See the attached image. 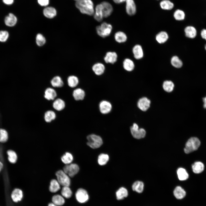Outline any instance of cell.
<instances>
[{
	"instance_id": "obj_51",
	"label": "cell",
	"mask_w": 206,
	"mask_h": 206,
	"mask_svg": "<svg viewBox=\"0 0 206 206\" xmlns=\"http://www.w3.org/2000/svg\"><path fill=\"white\" fill-rule=\"evenodd\" d=\"M203 108L206 109V96L202 99Z\"/></svg>"
},
{
	"instance_id": "obj_39",
	"label": "cell",
	"mask_w": 206,
	"mask_h": 206,
	"mask_svg": "<svg viewBox=\"0 0 206 206\" xmlns=\"http://www.w3.org/2000/svg\"><path fill=\"white\" fill-rule=\"evenodd\" d=\"M62 162L66 165L71 163L73 160V157L72 154L69 152H66L61 158Z\"/></svg>"
},
{
	"instance_id": "obj_7",
	"label": "cell",
	"mask_w": 206,
	"mask_h": 206,
	"mask_svg": "<svg viewBox=\"0 0 206 206\" xmlns=\"http://www.w3.org/2000/svg\"><path fill=\"white\" fill-rule=\"evenodd\" d=\"M79 169V167L77 164L71 163L65 166L63 171L70 177H73L78 173Z\"/></svg>"
},
{
	"instance_id": "obj_1",
	"label": "cell",
	"mask_w": 206,
	"mask_h": 206,
	"mask_svg": "<svg viewBox=\"0 0 206 206\" xmlns=\"http://www.w3.org/2000/svg\"><path fill=\"white\" fill-rule=\"evenodd\" d=\"M75 5L83 14L89 15L94 14V4L91 0H80L76 2Z\"/></svg>"
},
{
	"instance_id": "obj_17",
	"label": "cell",
	"mask_w": 206,
	"mask_h": 206,
	"mask_svg": "<svg viewBox=\"0 0 206 206\" xmlns=\"http://www.w3.org/2000/svg\"><path fill=\"white\" fill-rule=\"evenodd\" d=\"M103 7L101 3L96 6L94 14V19L98 22L101 21L104 17L103 14Z\"/></svg>"
},
{
	"instance_id": "obj_57",
	"label": "cell",
	"mask_w": 206,
	"mask_h": 206,
	"mask_svg": "<svg viewBox=\"0 0 206 206\" xmlns=\"http://www.w3.org/2000/svg\"><path fill=\"white\" fill-rule=\"evenodd\" d=\"M126 1V0H122L123 2Z\"/></svg>"
},
{
	"instance_id": "obj_38",
	"label": "cell",
	"mask_w": 206,
	"mask_h": 206,
	"mask_svg": "<svg viewBox=\"0 0 206 206\" xmlns=\"http://www.w3.org/2000/svg\"><path fill=\"white\" fill-rule=\"evenodd\" d=\"M171 63L173 66L176 68H181L183 65L182 61L176 56H174L171 58Z\"/></svg>"
},
{
	"instance_id": "obj_12",
	"label": "cell",
	"mask_w": 206,
	"mask_h": 206,
	"mask_svg": "<svg viewBox=\"0 0 206 206\" xmlns=\"http://www.w3.org/2000/svg\"><path fill=\"white\" fill-rule=\"evenodd\" d=\"M126 11L130 15H132L136 13V8L134 0H126Z\"/></svg>"
},
{
	"instance_id": "obj_10",
	"label": "cell",
	"mask_w": 206,
	"mask_h": 206,
	"mask_svg": "<svg viewBox=\"0 0 206 206\" xmlns=\"http://www.w3.org/2000/svg\"><path fill=\"white\" fill-rule=\"evenodd\" d=\"M150 104V100L147 98L144 97L138 100L137 103V106L140 110L145 111L149 108Z\"/></svg>"
},
{
	"instance_id": "obj_19",
	"label": "cell",
	"mask_w": 206,
	"mask_h": 206,
	"mask_svg": "<svg viewBox=\"0 0 206 206\" xmlns=\"http://www.w3.org/2000/svg\"><path fill=\"white\" fill-rule=\"evenodd\" d=\"M169 38L167 33L164 31L159 32L156 36L155 39L159 43L162 44L166 42Z\"/></svg>"
},
{
	"instance_id": "obj_53",
	"label": "cell",
	"mask_w": 206,
	"mask_h": 206,
	"mask_svg": "<svg viewBox=\"0 0 206 206\" xmlns=\"http://www.w3.org/2000/svg\"><path fill=\"white\" fill-rule=\"evenodd\" d=\"M3 167V165L2 163L0 161V172L2 170Z\"/></svg>"
},
{
	"instance_id": "obj_52",
	"label": "cell",
	"mask_w": 206,
	"mask_h": 206,
	"mask_svg": "<svg viewBox=\"0 0 206 206\" xmlns=\"http://www.w3.org/2000/svg\"><path fill=\"white\" fill-rule=\"evenodd\" d=\"M115 3L119 4L123 2L122 0H113Z\"/></svg>"
},
{
	"instance_id": "obj_25",
	"label": "cell",
	"mask_w": 206,
	"mask_h": 206,
	"mask_svg": "<svg viewBox=\"0 0 206 206\" xmlns=\"http://www.w3.org/2000/svg\"><path fill=\"white\" fill-rule=\"evenodd\" d=\"M114 38L115 40L120 43L125 42L127 39L126 34L124 32L120 31H117L115 33Z\"/></svg>"
},
{
	"instance_id": "obj_30",
	"label": "cell",
	"mask_w": 206,
	"mask_h": 206,
	"mask_svg": "<svg viewBox=\"0 0 206 206\" xmlns=\"http://www.w3.org/2000/svg\"><path fill=\"white\" fill-rule=\"evenodd\" d=\"M109 160V157L107 154L102 153L98 156L97 161L99 165L103 166L107 163Z\"/></svg>"
},
{
	"instance_id": "obj_47",
	"label": "cell",
	"mask_w": 206,
	"mask_h": 206,
	"mask_svg": "<svg viewBox=\"0 0 206 206\" xmlns=\"http://www.w3.org/2000/svg\"><path fill=\"white\" fill-rule=\"evenodd\" d=\"M9 37V33L5 31H0V41L2 42L5 41Z\"/></svg>"
},
{
	"instance_id": "obj_18",
	"label": "cell",
	"mask_w": 206,
	"mask_h": 206,
	"mask_svg": "<svg viewBox=\"0 0 206 206\" xmlns=\"http://www.w3.org/2000/svg\"><path fill=\"white\" fill-rule=\"evenodd\" d=\"M17 19L15 15L12 13H9L5 19L6 25L9 27H13L17 23Z\"/></svg>"
},
{
	"instance_id": "obj_48",
	"label": "cell",
	"mask_w": 206,
	"mask_h": 206,
	"mask_svg": "<svg viewBox=\"0 0 206 206\" xmlns=\"http://www.w3.org/2000/svg\"><path fill=\"white\" fill-rule=\"evenodd\" d=\"M37 2L41 6L46 7L49 4V0H37Z\"/></svg>"
},
{
	"instance_id": "obj_36",
	"label": "cell",
	"mask_w": 206,
	"mask_h": 206,
	"mask_svg": "<svg viewBox=\"0 0 206 206\" xmlns=\"http://www.w3.org/2000/svg\"><path fill=\"white\" fill-rule=\"evenodd\" d=\"M67 82L69 86L71 88H74L79 83L78 78L76 76L71 75L67 78Z\"/></svg>"
},
{
	"instance_id": "obj_40",
	"label": "cell",
	"mask_w": 206,
	"mask_h": 206,
	"mask_svg": "<svg viewBox=\"0 0 206 206\" xmlns=\"http://www.w3.org/2000/svg\"><path fill=\"white\" fill-rule=\"evenodd\" d=\"M161 8L164 10H170L172 9L174 6L173 3L169 0H163L160 3Z\"/></svg>"
},
{
	"instance_id": "obj_35",
	"label": "cell",
	"mask_w": 206,
	"mask_h": 206,
	"mask_svg": "<svg viewBox=\"0 0 206 206\" xmlns=\"http://www.w3.org/2000/svg\"><path fill=\"white\" fill-rule=\"evenodd\" d=\"M35 42L36 45L39 47L43 46L46 43V40L45 37L41 33H37L35 36Z\"/></svg>"
},
{
	"instance_id": "obj_8",
	"label": "cell",
	"mask_w": 206,
	"mask_h": 206,
	"mask_svg": "<svg viewBox=\"0 0 206 206\" xmlns=\"http://www.w3.org/2000/svg\"><path fill=\"white\" fill-rule=\"evenodd\" d=\"M75 196L77 200L80 203H84L86 202L89 199L87 191L82 188H79L77 190Z\"/></svg>"
},
{
	"instance_id": "obj_15",
	"label": "cell",
	"mask_w": 206,
	"mask_h": 206,
	"mask_svg": "<svg viewBox=\"0 0 206 206\" xmlns=\"http://www.w3.org/2000/svg\"><path fill=\"white\" fill-rule=\"evenodd\" d=\"M56 9L52 7H46L43 10V14L45 17L47 18L52 19L57 15Z\"/></svg>"
},
{
	"instance_id": "obj_27",
	"label": "cell",
	"mask_w": 206,
	"mask_h": 206,
	"mask_svg": "<svg viewBox=\"0 0 206 206\" xmlns=\"http://www.w3.org/2000/svg\"><path fill=\"white\" fill-rule=\"evenodd\" d=\"M65 104L64 101L59 98L56 99L53 104L54 108L58 111L62 110L65 108Z\"/></svg>"
},
{
	"instance_id": "obj_11",
	"label": "cell",
	"mask_w": 206,
	"mask_h": 206,
	"mask_svg": "<svg viewBox=\"0 0 206 206\" xmlns=\"http://www.w3.org/2000/svg\"><path fill=\"white\" fill-rule=\"evenodd\" d=\"M118 55L114 52H107L104 58V60L106 63L112 64L115 63L117 61Z\"/></svg>"
},
{
	"instance_id": "obj_26",
	"label": "cell",
	"mask_w": 206,
	"mask_h": 206,
	"mask_svg": "<svg viewBox=\"0 0 206 206\" xmlns=\"http://www.w3.org/2000/svg\"><path fill=\"white\" fill-rule=\"evenodd\" d=\"M173 194L177 199H182L185 196L186 193L185 190L181 186H177L174 189Z\"/></svg>"
},
{
	"instance_id": "obj_50",
	"label": "cell",
	"mask_w": 206,
	"mask_h": 206,
	"mask_svg": "<svg viewBox=\"0 0 206 206\" xmlns=\"http://www.w3.org/2000/svg\"><path fill=\"white\" fill-rule=\"evenodd\" d=\"M2 1L5 4L7 5H11L14 2V0H2Z\"/></svg>"
},
{
	"instance_id": "obj_46",
	"label": "cell",
	"mask_w": 206,
	"mask_h": 206,
	"mask_svg": "<svg viewBox=\"0 0 206 206\" xmlns=\"http://www.w3.org/2000/svg\"><path fill=\"white\" fill-rule=\"evenodd\" d=\"M8 139V134L7 131L3 129H0V142H4Z\"/></svg>"
},
{
	"instance_id": "obj_33",
	"label": "cell",
	"mask_w": 206,
	"mask_h": 206,
	"mask_svg": "<svg viewBox=\"0 0 206 206\" xmlns=\"http://www.w3.org/2000/svg\"><path fill=\"white\" fill-rule=\"evenodd\" d=\"M178 179L181 181H184L187 179L189 175L186 170L182 168H179L177 171Z\"/></svg>"
},
{
	"instance_id": "obj_14",
	"label": "cell",
	"mask_w": 206,
	"mask_h": 206,
	"mask_svg": "<svg viewBox=\"0 0 206 206\" xmlns=\"http://www.w3.org/2000/svg\"><path fill=\"white\" fill-rule=\"evenodd\" d=\"M101 4L103 7L104 17H107L111 14L113 10L112 7L110 3L106 1L102 2Z\"/></svg>"
},
{
	"instance_id": "obj_29",
	"label": "cell",
	"mask_w": 206,
	"mask_h": 206,
	"mask_svg": "<svg viewBox=\"0 0 206 206\" xmlns=\"http://www.w3.org/2000/svg\"><path fill=\"white\" fill-rule=\"evenodd\" d=\"M51 84L53 87L57 88L62 87L64 85L62 78L58 76H55L52 78L51 81Z\"/></svg>"
},
{
	"instance_id": "obj_5",
	"label": "cell",
	"mask_w": 206,
	"mask_h": 206,
	"mask_svg": "<svg viewBox=\"0 0 206 206\" xmlns=\"http://www.w3.org/2000/svg\"><path fill=\"white\" fill-rule=\"evenodd\" d=\"M56 175L57 180L60 185L63 186H70L71 183L70 177L63 170L58 171L56 172Z\"/></svg>"
},
{
	"instance_id": "obj_23",
	"label": "cell",
	"mask_w": 206,
	"mask_h": 206,
	"mask_svg": "<svg viewBox=\"0 0 206 206\" xmlns=\"http://www.w3.org/2000/svg\"><path fill=\"white\" fill-rule=\"evenodd\" d=\"M72 95L74 99L78 101L82 100L84 98L85 93L83 89L80 88H78L74 90Z\"/></svg>"
},
{
	"instance_id": "obj_6",
	"label": "cell",
	"mask_w": 206,
	"mask_h": 206,
	"mask_svg": "<svg viewBox=\"0 0 206 206\" xmlns=\"http://www.w3.org/2000/svg\"><path fill=\"white\" fill-rule=\"evenodd\" d=\"M130 130L132 135L135 138L141 139L144 138L146 135L145 130L143 128H139L138 125L135 123L130 127Z\"/></svg>"
},
{
	"instance_id": "obj_34",
	"label": "cell",
	"mask_w": 206,
	"mask_h": 206,
	"mask_svg": "<svg viewBox=\"0 0 206 206\" xmlns=\"http://www.w3.org/2000/svg\"><path fill=\"white\" fill-rule=\"evenodd\" d=\"M52 201L53 203L58 206L63 205L65 202L63 197L58 194L53 196L52 198Z\"/></svg>"
},
{
	"instance_id": "obj_13",
	"label": "cell",
	"mask_w": 206,
	"mask_h": 206,
	"mask_svg": "<svg viewBox=\"0 0 206 206\" xmlns=\"http://www.w3.org/2000/svg\"><path fill=\"white\" fill-rule=\"evenodd\" d=\"M132 52L134 58L136 60L140 59L143 57V49L139 44L135 45L132 48Z\"/></svg>"
},
{
	"instance_id": "obj_9",
	"label": "cell",
	"mask_w": 206,
	"mask_h": 206,
	"mask_svg": "<svg viewBox=\"0 0 206 206\" xmlns=\"http://www.w3.org/2000/svg\"><path fill=\"white\" fill-rule=\"evenodd\" d=\"M99 107L100 112L103 114H106L110 113L112 108L111 103L106 100L101 101L99 103Z\"/></svg>"
},
{
	"instance_id": "obj_37",
	"label": "cell",
	"mask_w": 206,
	"mask_h": 206,
	"mask_svg": "<svg viewBox=\"0 0 206 206\" xmlns=\"http://www.w3.org/2000/svg\"><path fill=\"white\" fill-rule=\"evenodd\" d=\"M144 185L141 181H136L135 182L132 186V190L136 192L140 193L143 190Z\"/></svg>"
},
{
	"instance_id": "obj_42",
	"label": "cell",
	"mask_w": 206,
	"mask_h": 206,
	"mask_svg": "<svg viewBox=\"0 0 206 206\" xmlns=\"http://www.w3.org/2000/svg\"><path fill=\"white\" fill-rule=\"evenodd\" d=\"M163 86L164 90L165 91L170 92L173 90L174 85L171 81L166 80L164 82Z\"/></svg>"
},
{
	"instance_id": "obj_45",
	"label": "cell",
	"mask_w": 206,
	"mask_h": 206,
	"mask_svg": "<svg viewBox=\"0 0 206 206\" xmlns=\"http://www.w3.org/2000/svg\"><path fill=\"white\" fill-rule=\"evenodd\" d=\"M7 154L9 161L12 163H15L17 159V156L16 153L13 150H9L7 151Z\"/></svg>"
},
{
	"instance_id": "obj_20",
	"label": "cell",
	"mask_w": 206,
	"mask_h": 206,
	"mask_svg": "<svg viewBox=\"0 0 206 206\" xmlns=\"http://www.w3.org/2000/svg\"><path fill=\"white\" fill-rule=\"evenodd\" d=\"M184 32L185 36L190 38H194L196 36L197 31L194 27L189 26L186 27L184 29Z\"/></svg>"
},
{
	"instance_id": "obj_32",
	"label": "cell",
	"mask_w": 206,
	"mask_h": 206,
	"mask_svg": "<svg viewBox=\"0 0 206 206\" xmlns=\"http://www.w3.org/2000/svg\"><path fill=\"white\" fill-rule=\"evenodd\" d=\"M60 185L57 180L55 179L52 180L50 182L49 186V191L53 193L57 192L60 189Z\"/></svg>"
},
{
	"instance_id": "obj_24",
	"label": "cell",
	"mask_w": 206,
	"mask_h": 206,
	"mask_svg": "<svg viewBox=\"0 0 206 206\" xmlns=\"http://www.w3.org/2000/svg\"><path fill=\"white\" fill-rule=\"evenodd\" d=\"M123 66L124 69L126 71L131 72L134 69L135 65L133 61L132 60L128 58H126L123 61Z\"/></svg>"
},
{
	"instance_id": "obj_16",
	"label": "cell",
	"mask_w": 206,
	"mask_h": 206,
	"mask_svg": "<svg viewBox=\"0 0 206 206\" xmlns=\"http://www.w3.org/2000/svg\"><path fill=\"white\" fill-rule=\"evenodd\" d=\"M92 69L93 72L96 75L100 76L104 73L105 67L104 65L102 63L98 62L93 65Z\"/></svg>"
},
{
	"instance_id": "obj_3",
	"label": "cell",
	"mask_w": 206,
	"mask_h": 206,
	"mask_svg": "<svg viewBox=\"0 0 206 206\" xmlns=\"http://www.w3.org/2000/svg\"><path fill=\"white\" fill-rule=\"evenodd\" d=\"M112 27L110 24L104 22L96 28L97 34L102 38L108 36L111 33Z\"/></svg>"
},
{
	"instance_id": "obj_56",
	"label": "cell",
	"mask_w": 206,
	"mask_h": 206,
	"mask_svg": "<svg viewBox=\"0 0 206 206\" xmlns=\"http://www.w3.org/2000/svg\"><path fill=\"white\" fill-rule=\"evenodd\" d=\"M74 0L75 1H76V2H77V1H80V0Z\"/></svg>"
},
{
	"instance_id": "obj_28",
	"label": "cell",
	"mask_w": 206,
	"mask_h": 206,
	"mask_svg": "<svg viewBox=\"0 0 206 206\" xmlns=\"http://www.w3.org/2000/svg\"><path fill=\"white\" fill-rule=\"evenodd\" d=\"M128 195L127 189L123 187L119 188L116 192V198L118 200L123 199L125 197H126Z\"/></svg>"
},
{
	"instance_id": "obj_55",
	"label": "cell",
	"mask_w": 206,
	"mask_h": 206,
	"mask_svg": "<svg viewBox=\"0 0 206 206\" xmlns=\"http://www.w3.org/2000/svg\"><path fill=\"white\" fill-rule=\"evenodd\" d=\"M205 49L206 50V44H205Z\"/></svg>"
},
{
	"instance_id": "obj_4",
	"label": "cell",
	"mask_w": 206,
	"mask_h": 206,
	"mask_svg": "<svg viewBox=\"0 0 206 206\" xmlns=\"http://www.w3.org/2000/svg\"><path fill=\"white\" fill-rule=\"evenodd\" d=\"M200 141L196 137H192L186 142L184 148L185 152L188 154L197 150L200 146Z\"/></svg>"
},
{
	"instance_id": "obj_22",
	"label": "cell",
	"mask_w": 206,
	"mask_h": 206,
	"mask_svg": "<svg viewBox=\"0 0 206 206\" xmlns=\"http://www.w3.org/2000/svg\"><path fill=\"white\" fill-rule=\"evenodd\" d=\"M23 197L22 190L19 189H15L12 192L11 197L13 201L15 202L20 201Z\"/></svg>"
},
{
	"instance_id": "obj_21",
	"label": "cell",
	"mask_w": 206,
	"mask_h": 206,
	"mask_svg": "<svg viewBox=\"0 0 206 206\" xmlns=\"http://www.w3.org/2000/svg\"><path fill=\"white\" fill-rule=\"evenodd\" d=\"M57 95L56 91L51 88H46L44 92V97L48 100H54Z\"/></svg>"
},
{
	"instance_id": "obj_49",
	"label": "cell",
	"mask_w": 206,
	"mask_h": 206,
	"mask_svg": "<svg viewBox=\"0 0 206 206\" xmlns=\"http://www.w3.org/2000/svg\"><path fill=\"white\" fill-rule=\"evenodd\" d=\"M201 35L202 38L206 40V29H203L201 31Z\"/></svg>"
},
{
	"instance_id": "obj_31",
	"label": "cell",
	"mask_w": 206,
	"mask_h": 206,
	"mask_svg": "<svg viewBox=\"0 0 206 206\" xmlns=\"http://www.w3.org/2000/svg\"><path fill=\"white\" fill-rule=\"evenodd\" d=\"M204 164L200 161L195 162L192 165L193 171L195 173H201L204 170Z\"/></svg>"
},
{
	"instance_id": "obj_44",
	"label": "cell",
	"mask_w": 206,
	"mask_h": 206,
	"mask_svg": "<svg viewBox=\"0 0 206 206\" xmlns=\"http://www.w3.org/2000/svg\"><path fill=\"white\" fill-rule=\"evenodd\" d=\"M173 16L176 20L181 21L185 19V15L183 11L178 9L175 11L174 13Z\"/></svg>"
},
{
	"instance_id": "obj_41",
	"label": "cell",
	"mask_w": 206,
	"mask_h": 206,
	"mask_svg": "<svg viewBox=\"0 0 206 206\" xmlns=\"http://www.w3.org/2000/svg\"><path fill=\"white\" fill-rule=\"evenodd\" d=\"M56 116L55 113L53 111L48 110L44 114V118L47 122H50L56 118Z\"/></svg>"
},
{
	"instance_id": "obj_2",
	"label": "cell",
	"mask_w": 206,
	"mask_h": 206,
	"mask_svg": "<svg viewBox=\"0 0 206 206\" xmlns=\"http://www.w3.org/2000/svg\"><path fill=\"white\" fill-rule=\"evenodd\" d=\"M87 145L92 149H96L100 147L103 143L102 138L94 134L88 135L87 137Z\"/></svg>"
},
{
	"instance_id": "obj_54",
	"label": "cell",
	"mask_w": 206,
	"mask_h": 206,
	"mask_svg": "<svg viewBox=\"0 0 206 206\" xmlns=\"http://www.w3.org/2000/svg\"><path fill=\"white\" fill-rule=\"evenodd\" d=\"M48 206H58L55 205V204H54L53 203H49L48 204Z\"/></svg>"
},
{
	"instance_id": "obj_43",
	"label": "cell",
	"mask_w": 206,
	"mask_h": 206,
	"mask_svg": "<svg viewBox=\"0 0 206 206\" xmlns=\"http://www.w3.org/2000/svg\"><path fill=\"white\" fill-rule=\"evenodd\" d=\"M61 193L63 197L66 198H69L72 195V192L69 186H65L63 187Z\"/></svg>"
}]
</instances>
